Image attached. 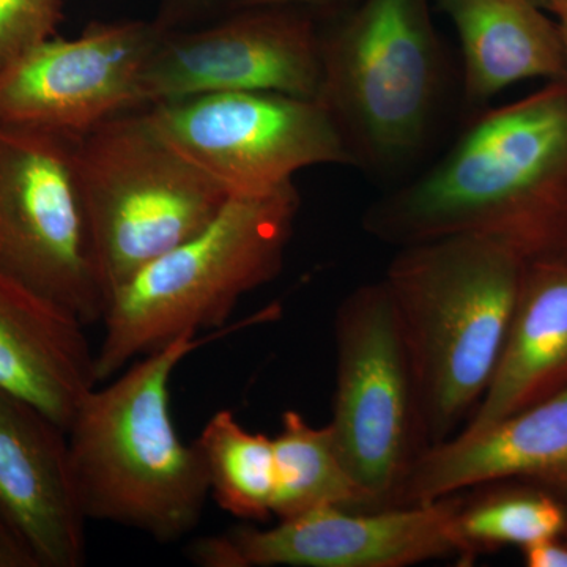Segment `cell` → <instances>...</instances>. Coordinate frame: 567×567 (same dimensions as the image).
<instances>
[{
  "instance_id": "3957f363",
  "label": "cell",
  "mask_w": 567,
  "mask_h": 567,
  "mask_svg": "<svg viewBox=\"0 0 567 567\" xmlns=\"http://www.w3.org/2000/svg\"><path fill=\"white\" fill-rule=\"evenodd\" d=\"M525 264L477 235L402 246L383 276L415 372L425 450L453 439L491 385Z\"/></svg>"
},
{
  "instance_id": "9a60e30c",
  "label": "cell",
  "mask_w": 567,
  "mask_h": 567,
  "mask_svg": "<svg viewBox=\"0 0 567 567\" xmlns=\"http://www.w3.org/2000/svg\"><path fill=\"white\" fill-rule=\"evenodd\" d=\"M87 324L61 305L0 275V390L69 429L96 379Z\"/></svg>"
},
{
  "instance_id": "ac0fdd59",
  "label": "cell",
  "mask_w": 567,
  "mask_h": 567,
  "mask_svg": "<svg viewBox=\"0 0 567 567\" xmlns=\"http://www.w3.org/2000/svg\"><path fill=\"white\" fill-rule=\"evenodd\" d=\"M274 443L278 520L323 507L375 509L371 495L347 468L330 425L315 427L301 413L286 410Z\"/></svg>"
},
{
  "instance_id": "7402d4cb",
  "label": "cell",
  "mask_w": 567,
  "mask_h": 567,
  "mask_svg": "<svg viewBox=\"0 0 567 567\" xmlns=\"http://www.w3.org/2000/svg\"><path fill=\"white\" fill-rule=\"evenodd\" d=\"M227 0H162L153 22L163 32L194 28L224 11Z\"/></svg>"
},
{
  "instance_id": "7c38bea8",
  "label": "cell",
  "mask_w": 567,
  "mask_h": 567,
  "mask_svg": "<svg viewBox=\"0 0 567 567\" xmlns=\"http://www.w3.org/2000/svg\"><path fill=\"white\" fill-rule=\"evenodd\" d=\"M163 31L153 21L100 22L37 44L0 69V122L78 137L137 110V84Z\"/></svg>"
},
{
  "instance_id": "603a6c76",
  "label": "cell",
  "mask_w": 567,
  "mask_h": 567,
  "mask_svg": "<svg viewBox=\"0 0 567 567\" xmlns=\"http://www.w3.org/2000/svg\"><path fill=\"white\" fill-rule=\"evenodd\" d=\"M525 566L567 567V537L555 536L536 540L520 548Z\"/></svg>"
},
{
  "instance_id": "44dd1931",
  "label": "cell",
  "mask_w": 567,
  "mask_h": 567,
  "mask_svg": "<svg viewBox=\"0 0 567 567\" xmlns=\"http://www.w3.org/2000/svg\"><path fill=\"white\" fill-rule=\"evenodd\" d=\"M63 0H0V69L52 39Z\"/></svg>"
},
{
  "instance_id": "8992f818",
  "label": "cell",
  "mask_w": 567,
  "mask_h": 567,
  "mask_svg": "<svg viewBox=\"0 0 567 567\" xmlns=\"http://www.w3.org/2000/svg\"><path fill=\"white\" fill-rule=\"evenodd\" d=\"M74 173L106 306L145 265L203 230L229 199L142 110L121 112L78 136Z\"/></svg>"
},
{
  "instance_id": "2e32d148",
  "label": "cell",
  "mask_w": 567,
  "mask_h": 567,
  "mask_svg": "<svg viewBox=\"0 0 567 567\" xmlns=\"http://www.w3.org/2000/svg\"><path fill=\"white\" fill-rule=\"evenodd\" d=\"M565 388L567 259L527 264L491 385L458 434H477Z\"/></svg>"
},
{
  "instance_id": "cb8c5ba5",
  "label": "cell",
  "mask_w": 567,
  "mask_h": 567,
  "mask_svg": "<svg viewBox=\"0 0 567 567\" xmlns=\"http://www.w3.org/2000/svg\"><path fill=\"white\" fill-rule=\"evenodd\" d=\"M0 567H39L28 547L0 516Z\"/></svg>"
},
{
  "instance_id": "277c9868",
  "label": "cell",
  "mask_w": 567,
  "mask_h": 567,
  "mask_svg": "<svg viewBox=\"0 0 567 567\" xmlns=\"http://www.w3.org/2000/svg\"><path fill=\"white\" fill-rule=\"evenodd\" d=\"M300 207L293 182L229 197L203 230L115 290L95 352L99 383L182 336L229 327L241 298L281 274Z\"/></svg>"
},
{
  "instance_id": "4fadbf2b",
  "label": "cell",
  "mask_w": 567,
  "mask_h": 567,
  "mask_svg": "<svg viewBox=\"0 0 567 567\" xmlns=\"http://www.w3.org/2000/svg\"><path fill=\"white\" fill-rule=\"evenodd\" d=\"M0 516L39 567L84 565L87 520L71 484L65 429L2 390Z\"/></svg>"
},
{
  "instance_id": "7a4b0ae2",
  "label": "cell",
  "mask_w": 567,
  "mask_h": 567,
  "mask_svg": "<svg viewBox=\"0 0 567 567\" xmlns=\"http://www.w3.org/2000/svg\"><path fill=\"white\" fill-rule=\"evenodd\" d=\"M279 311L275 305L224 330L182 336L89 391L66 429L71 484L85 520L162 544L199 527L210 487L199 450L183 442L171 415L174 372L204 346Z\"/></svg>"
},
{
  "instance_id": "52a82bcc",
  "label": "cell",
  "mask_w": 567,
  "mask_h": 567,
  "mask_svg": "<svg viewBox=\"0 0 567 567\" xmlns=\"http://www.w3.org/2000/svg\"><path fill=\"white\" fill-rule=\"evenodd\" d=\"M336 446L375 509L394 507L425 450L412 358L385 281L352 290L334 317Z\"/></svg>"
},
{
  "instance_id": "ba28073f",
  "label": "cell",
  "mask_w": 567,
  "mask_h": 567,
  "mask_svg": "<svg viewBox=\"0 0 567 567\" xmlns=\"http://www.w3.org/2000/svg\"><path fill=\"white\" fill-rule=\"evenodd\" d=\"M69 134L0 122V275L102 323L104 297Z\"/></svg>"
},
{
  "instance_id": "8fae6325",
  "label": "cell",
  "mask_w": 567,
  "mask_h": 567,
  "mask_svg": "<svg viewBox=\"0 0 567 567\" xmlns=\"http://www.w3.org/2000/svg\"><path fill=\"white\" fill-rule=\"evenodd\" d=\"M462 494L380 509L323 507L274 527L244 525L199 537L188 548L200 567H409L461 561L456 514Z\"/></svg>"
},
{
  "instance_id": "ffe728a7",
  "label": "cell",
  "mask_w": 567,
  "mask_h": 567,
  "mask_svg": "<svg viewBox=\"0 0 567 567\" xmlns=\"http://www.w3.org/2000/svg\"><path fill=\"white\" fill-rule=\"evenodd\" d=\"M194 445L204 461L210 496L223 511L249 524L274 517V439L248 431L230 410H219Z\"/></svg>"
},
{
  "instance_id": "d4e9b609",
  "label": "cell",
  "mask_w": 567,
  "mask_h": 567,
  "mask_svg": "<svg viewBox=\"0 0 567 567\" xmlns=\"http://www.w3.org/2000/svg\"><path fill=\"white\" fill-rule=\"evenodd\" d=\"M341 2L342 0H227L224 13L259 7H298L316 14L317 11L336 10Z\"/></svg>"
},
{
  "instance_id": "9c48e42d",
  "label": "cell",
  "mask_w": 567,
  "mask_h": 567,
  "mask_svg": "<svg viewBox=\"0 0 567 567\" xmlns=\"http://www.w3.org/2000/svg\"><path fill=\"white\" fill-rule=\"evenodd\" d=\"M155 132L229 197L274 193L308 167L353 156L317 100L224 92L141 107Z\"/></svg>"
},
{
  "instance_id": "4316f807",
  "label": "cell",
  "mask_w": 567,
  "mask_h": 567,
  "mask_svg": "<svg viewBox=\"0 0 567 567\" xmlns=\"http://www.w3.org/2000/svg\"><path fill=\"white\" fill-rule=\"evenodd\" d=\"M566 537H567V532H566Z\"/></svg>"
},
{
  "instance_id": "5b68a950",
  "label": "cell",
  "mask_w": 567,
  "mask_h": 567,
  "mask_svg": "<svg viewBox=\"0 0 567 567\" xmlns=\"http://www.w3.org/2000/svg\"><path fill=\"white\" fill-rule=\"evenodd\" d=\"M319 99L354 167L399 173L434 136L447 87L429 0H361L320 29Z\"/></svg>"
},
{
  "instance_id": "6da1fadb",
  "label": "cell",
  "mask_w": 567,
  "mask_h": 567,
  "mask_svg": "<svg viewBox=\"0 0 567 567\" xmlns=\"http://www.w3.org/2000/svg\"><path fill=\"white\" fill-rule=\"evenodd\" d=\"M363 227L398 248L477 235L525 264L567 259V80L481 111L434 166L372 204Z\"/></svg>"
},
{
  "instance_id": "5bb4252c",
  "label": "cell",
  "mask_w": 567,
  "mask_h": 567,
  "mask_svg": "<svg viewBox=\"0 0 567 567\" xmlns=\"http://www.w3.org/2000/svg\"><path fill=\"white\" fill-rule=\"evenodd\" d=\"M495 481L535 484L567 503V388L477 434H457L424 450L395 506Z\"/></svg>"
},
{
  "instance_id": "e0dca14e",
  "label": "cell",
  "mask_w": 567,
  "mask_h": 567,
  "mask_svg": "<svg viewBox=\"0 0 567 567\" xmlns=\"http://www.w3.org/2000/svg\"><path fill=\"white\" fill-rule=\"evenodd\" d=\"M456 28L468 106H484L511 85L567 80L557 22L537 0H435Z\"/></svg>"
},
{
  "instance_id": "d6986e66",
  "label": "cell",
  "mask_w": 567,
  "mask_h": 567,
  "mask_svg": "<svg viewBox=\"0 0 567 567\" xmlns=\"http://www.w3.org/2000/svg\"><path fill=\"white\" fill-rule=\"evenodd\" d=\"M461 492L456 533L461 565L503 547L524 548L546 537L566 536L567 503L522 481H495Z\"/></svg>"
},
{
  "instance_id": "30bf717a",
  "label": "cell",
  "mask_w": 567,
  "mask_h": 567,
  "mask_svg": "<svg viewBox=\"0 0 567 567\" xmlns=\"http://www.w3.org/2000/svg\"><path fill=\"white\" fill-rule=\"evenodd\" d=\"M316 14L298 7L229 11L210 25L163 32L137 84V110L189 96L271 92L319 99Z\"/></svg>"
},
{
  "instance_id": "484cf974",
  "label": "cell",
  "mask_w": 567,
  "mask_h": 567,
  "mask_svg": "<svg viewBox=\"0 0 567 567\" xmlns=\"http://www.w3.org/2000/svg\"><path fill=\"white\" fill-rule=\"evenodd\" d=\"M557 22L567 65V0H537Z\"/></svg>"
}]
</instances>
